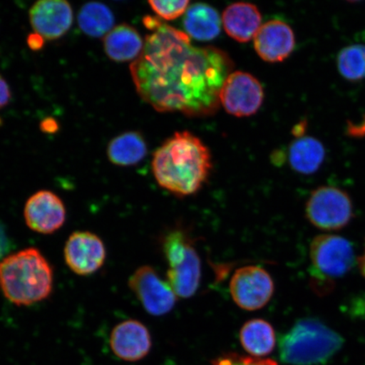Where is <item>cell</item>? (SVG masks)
Segmentation results:
<instances>
[{"label": "cell", "mask_w": 365, "mask_h": 365, "mask_svg": "<svg viewBox=\"0 0 365 365\" xmlns=\"http://www.w3.org/2000/svg\"><path fill=\"white\" fill-rule=\"evenodd\" d=\"M234 63L215 47H195L189 36L161 23L147 36L130 73L137 93L155 110L213 115Z\"/></svg>", "instance_id": "obj_1"}, {"label": "cell", "mask_w": 365, "mask_h": 365, "mask_svg": "<svg viewBox=\"0 0 365 365\" xmlns=\"http://www.w3.org/2000/svg\"><path fill=\"white\" fill-rule=\"evenodd\" d=\"M152 168L163 189L185 197L197 193L207 181L212 155L197 136L189 131L176 132L154 153Z\"/></svg>", "instance_id": "obj_2"}, {"label": "cell", "mask_w": 365, "mask_h": 365, "mask_svg": "<svg viewBox=\"0 0 365 365\" xmlns=\"http://www.w3.org/2000/svg\"><path fill=\"white\" fill-rule=\"evenodd\" d=\"M53 289V268L38 249H24L0 262V289L17 307L42 302Z\"/></svg>", "instance_id": "obj_3"}, {"label": "cell", "mask_w": 365, "mask_h": 365, "mask_svg": "<svg viewBox=\"0 0 365 365\" xmlns=\"http://www.w3.org/2000/svg\"><path fill=\"white\" fill-rule=\"evenodd\" d=\"M344 342L339 333L319 319H301L282 336L280 358L287 364H324L339 352Z\"/></svg>", "instance_id": "obj_4"}, {"label": "cell", "mask_w": 365, "mask_h": 365, "mask_svg": "<svg viewBox=\"0 0 365 365\" xmlns=\"http://www.w3.org/2000/svg\"><path fill=\"white\" fill-rule=\"evenodd\" d=\"M310 286L319 295L334 289L336 280L344 277L355 262L353 245L341 236L322 235L310 245Z\"/></svg>", "instance_id": "obj_5"}, {"label": "cell", "mask_w": 365, "mask_h": 365, "mask_svg": "<svg viewBox=\"0 0 365 365\" xmlns=\"http://www.w3.org/2000/svg\"><path fill=\"white\" fill-rule=\"evenodd\" d=\"M163 250L168 264V285L178 298H191L202 278V262L194 241L182 228H175L164 235Z\"/></svg>", "instance_id": "obj_6"}, {"label": "cell", "mask_w": 365, "mask_h": 365, "mask_svg": "<svg viewBox=\"0 0 365 365\" xmlns=\"http://www.w3.org/2000/svg\"><path fill=\"white\" fill-rule=\"evenodd\" d=\"M307 216L319 230H339L352 218V202L344 190L332 186L319 187L310 195L307 204Z\"/></svg>", "instance_id": "obj_7"}, {"label": "cell", "mask_w": 365, "mask_h": 365, "mask_svg": "<svg viewBox=\"0 0 365 365\" xmlns=\"http://www.w3.org/2000/svg\"><path fill=\"white\" fill-rule=\"evenodd\" d=\"M230 289L235 303L248 312L266 307L275 289L270 274L258 266H246L236 270Z\"/></svg>", "instance_id": "obj_8"}, {"label": "cell", "mask_w": 365, "mask_h": 365, "mask_svg": "<svg viewBox=\"0 0 365 365\" xmlns=\"http://www.w3.org/2000/svg\"><path fill=\"white\" fill-rule=\"evenodd\" d=\"M129 287L145 312L154 317L170 313L177 302L175 292L150 266L136 269L130 277Z\"/></svg>", "instance_id": "obj_9"}, {"label": "cell", "mask_w": 365, "mask_h": 365, "mask_svg": "<svg viewBox=\"0 0 365 365\" xmlns=\"http://www.w3.org/2000/svg\"><path fill=\"white\" fill-rule=\"evenodd\" d=\"M264 91L261 82L249 73L232 72L223 85L220 103L227 113L236 117H249L262 107Z\"/></svg>", "instance_id": "obj_10"}, {"label": "cell", "mask_w": 365, "mask_h": 365, "mask_svg": "<svg viewBox=\"0 0 365 365\" xmlns=\"http://www.w3.org/2000/svg\"><path fill=\"white\" fill-rule=\"evenodd\" d=\"M63 257L68 268L79 276H90L101 269L107 251L100 237L88 231H76L68 237Z\"/></svg>", "instance_id": "obj_11"}, {"label": "cell", "mask_w": 365, "mask_h": 365, "mask_svg": "<svg viewBox=\"0 0 365 365\" xmlns=\"http://www.w3.org/2000/svg\"><path fill=\"white\" fill-rule=\"evenodd\" d=\"M24 218L31 230L38 234L52 235L65 225L66 205L52 191L39 190L27 200Z\"/></svg>", "instance_id": "obj_12"}, {"label": "cell", "mask_w": 365, "mask_h": 365, "mask_svg": "<svg viewBox=\"0 0 365 365\" xmlns=\"http://www.w3.org/2000/svg\"><path fill=\"white\" fill-rule=\"evenodd\" d=\"M29 16L35 34L48 41L65 36L74 21L71 4L65 0H41L31 6Z\"/></svg>", "instance_id": "obj_13"}, {"label": "cell", "mask_w": 365, "mask_h": 365, "mask_svg": "<svg viewBox=\"0 0 365 365\" xmlns=\"http://www.w3.org/2000/svg\"><path fill=\"white\" fill-rule=\"evenodd\" d=\"M109 344L117 358L136 362L147 357L153 341L148 327L136 319H130L114 327Z\"/></svg>", "instance_id": "obj_14"}, {"label": "cell", "mask_w": 365, "mask_h": 365, "mask_svg": "<svg viewBox=\"0 0 365 365\" xmlns=\"http://www.w3.org/2000/svg\"><path fill=\"white\" fill-rule=\"evenodd\" d=\"M254 46L255 51L264 61L282 62L294 51V34L287 23L279 20L269 21L255 36Z\"/></svg>", "instance_id": "obj_15"}, {"label": "cell", "mask_w": 365, "mask_h": 365, "mask_svg": "<svg viewBox=\"0 0 365 365\" xmlns=\"http://www.w3.org/2000/svg\"><path fill=\"white\" fill-rule=\"evenodd\" d=\"M262 14L250 3H235L222 14V24L228 36L240 43L255 38L262 26Z\"/></svg>", "instance_id": "obj_16"}, {"label": "cell", "mask_w": 365, "mask_h": 365, "mask_svg": "<svg viewBox=\"0 0 365 365\" xmlns=\"http://www.w3.org/2000/svg\"><path fill=\"white\" fill-rule=\"evenodd\" d=\"M145 41L135 27L120 24L113 29L103 38L104 51L113 61H135L140 56Z\"/></svg>", "instance_id": "obj_17"}, {"label": "cell", "mask_w": 365, "mask_h": 365, "mask_svg": "<svg viewBox=\"0 0 365 365\" xmlns=\"http://www.w3.org/2000/svg\"><path fill=\"white\" fill-rule=\"evenodd\" d=\"M221 17L218 12L207 4H195L185 12V30L187 34L194 39H215L221 33Z\"/></svg>", "instance_id": "obj_18"}, {"label": "cell", "mask_w": 365, "mask_h": 365, "mask_svg": "<svg viewBox=\"0 0 365 365\" xmlns=\"http://www.w3.org/2000/svg\"><path fill=\"white\" fill-rule=\"evenodd\" d=\"M325 158V148L312 136L298 137L289 150L290 166L301 175H313L321 168Z\"/></svg>", "instance_id": "obj_19"}, {"label": "cell", "mask_w": 365, "mask_h": 365, "mask_svg": "<svg viewBox=\"0 0 365 365\" xmlns=\"http://www.w3.org/2000/svg\"><path fill=\"white\" fill-rule=\"evenodd\" d=\"M108 157L114 165L133 166L148 154V145L143 135L137 131L125 132L114 137L108 145Z\"/></svg>", "instance_id": "obj_20"}, {"label": "cell", "mask_w": 365, "mask_h": 365, "mask_svg": "<svg viewBox=\"0 0 365 365\" xmlns=\"http://www.w3.org/2000/svg\"><path fill=\"white\" fill-rule=\"evenodd\" d=\"M244 349L255 358L270 354L276 346V334L270 323L262 319H253L244 324L240 332Z\"/></svg>", "instance_id": "obj_21"}, {"label": "cell", "mask_w": 365, "mask_h": 365, "mask_svg": "<svg viewBox=\"0 0 365 365\" xmlns=\"http://www.w3.org/2000/svg\"><path fill=\"white\" fill-rule=\"evenodd\" d=\"M114 16L104 4L89 2L81 8L77 16L80 29L91 38H102L113 29Z\"/></svg>", "instance_id": "obj_22"}, {"label": "cell", "mask_w": 365, "mask_h": 365, "mask_svg": "<svg viewBox=\"0 0 365 365\" xmlns=\"http://www.w3.org/2000/svg\"><path fill=\"white\" fill-rule=\"evenodd\" d=\"M337 68L346 80L365 79V45L356 43L342 48L337 56Z\"/></svg>", "instance_id": "obj_23"}, {"label": "cell", "mask_w": 365, "mask_h": 365, "mask_svg": "<svg viewBox=\"0 0 365 365\" xmlns=\"http://www.w3.org/2000/svg\"><path fill=\"white\" fill-rule=\"evenodd\" d=\"M150 8L163 20L177 19L188 10V0H170V1H149Z\"/></svg>", "instance_id": "obj_24"}, {"label": "cell", "mask_w": 365, "mask_h": 365, "mask_svg": "<svg viewBox=\"0 0 365 365\" xmlns=\"http://www.w3.org/2000/svg\"><path fill=\"white\" fill-rule=\"evenodd\" d=\"M211 365H278V364L272 359L253 358L230 353L214 359Z\"/></svg>", "instance_id": "obj_25"}, {"label": "cell", "mask_w": 365, "mask_h": 365, "mask_svg": "<svg viewBox=\"0 0 365 365\" xmlns=\"http://www.w3.org/2000/svg\"><path fill=\"white\" fill-rule=\"evenodd\" d=\"M11 99V91L7 81L0 75V109L7 106Z\"/></svg>", "instance_id": "obj_26"}, {"label": "cell", "mask_w": 365, "mask_h": 365, "mask_svg": "<svg viewBox=\"0 0 365 365\" xmlns=\"http://www.w3.org/2000/svg\"><path fill=\"white\" fill-rule=\"evenodd\" d=\"M9 247H10V242H9L6 228L2 223H0V259L6 255Z\"/></svg>", "instance_id": "obj_27"}, {"label": "cell", "mask_w": 365, "mask_h": 365, "mask_svg": "<svg viewBox=\"0 0 365 365\" xmlns=\"http://www.w3.org/2000/svg\"><path fill=\"white\" fill-rule=\"evenodd\" d=\"M41 130L45 132L47 134H53L58 130V123L52 118H45L44 120L41 122L40 124Z\"/></svg>", "instance_id": "obj_28"}, {"label": "cell", "mask_w": 365, "mask_h": 365, "mask_svg": "<svg viewBox=\"0 0 365 365\" xmlns=\"http://www.w3.org/2000/svg\"><path fill=\"white\" fill-rule=\"evenodd\" d=\"M27 44H29V48L31 50L38 51V50H40L43 47L44 39L40 35L33 34L29 35V38H27Z\"/></svg>", "instance_id": "obj_29"}, {"label": "cell", "mask_w": 365, "mask_h": 365, "mask_svg": "<svg viewBox=\"0 0 365 365\" xmlns=\"http://www.w3.org/2000/svg\"><path fill=\"white\" fill-rule=\"evenodd\" d=\"M359 262L360 270H361L363 276L365 278V250H364V255H362L361 257L359 258Z\"/></svg>", "instance_id": "obj_30"}]
</instances>
